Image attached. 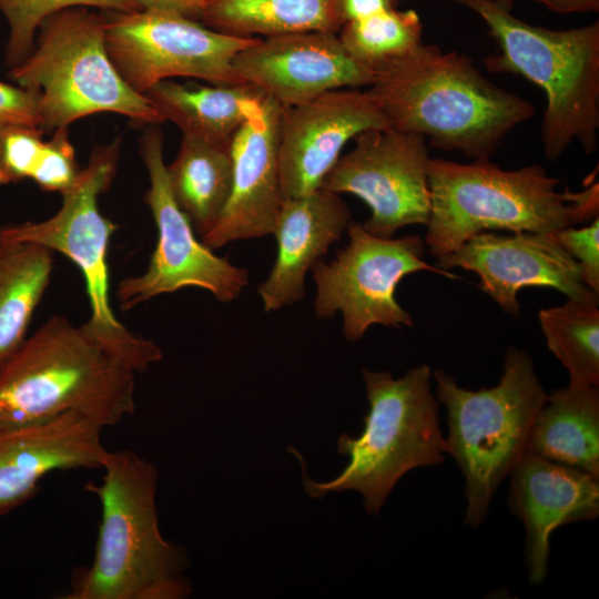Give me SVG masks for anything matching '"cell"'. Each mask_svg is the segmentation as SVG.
I'll return each instance as SVG.
<instances>
[{
    "label": "cell",
    "mask_w": 599,
    "mask_h": 599,
    "mask_svg": "<svg viewBox=\"0 0 599 599\" xmlns=\"http://www.w3.org/2000/svg\"><path fill=\"white\" fill-rule=\"evenodd\" d=\"M120 150L119 138L95 146L74 184L61 194L62 204L54 215L2 226V231L12 240L59 252L80 268L91 309L81 327L106 353L138 373L161 361L163 354L155 343L129 331L110 304L106 255L116 225L102 215L98 197L115 176Z\"/></svg>",
    "instance_id": "9"
},
{
    "label": "cell",
    "mask_w": 599,
    "mask_h": 599,
    "mask_svg": "<svg viewBox=\"0 0 599 599\" xmlns=\"http://www.w3.org/2000/svg\"><path fill=\"white\" fill-rule=\"evenodd\" d=\"M75 7L119 12L140 10L134 0H0V13L9 29L4 52L9 69L19 65L33 50L38 29L45 18Z\"/></svg>",
    "instance_id": "28"
},
{
    "label": "cell",
    "mask_w": 599,
    "mask_h": 599,
    "mask_svg": "<svg viewBox=\"0 0 599 599\" xmlns=\"http://www.w3.org/2000/svg\"><path fill=\"white\" fill-rule=\"evenodd\" d=\"M547 346L569 374V383L599 386V309L569 300L539 311Z\"/></svg>",
    "instance_id": "26"
},
{
    "label": "cell",
    "mask_w": 599,
    "mask_h": 599,
    "mask_svg": "<svg viewBox=\"0 0 599 599\" xmlns=\"http://www.w3.org/2000/svg\"><path fill=\"white\" fill-rule=\"evenodd\" d=\"M163 144L159 128L149 125L140 150L150 181L144 201L158 229V242L146 270L118 284L119 304L122 309H131L155 296L189 286L203 288L220 302H232L248 284V271L217 256L196 237L171 192Z\"/></svg>",
    "instance_id": "12"
},
{
    "label": "cell",
    "mask_w": 599,
    "mask_h": 599,
    "mask_svg": "<svg viewBox=\"0 0 599 599\" xmlns=\"http://www.w3.org/2000/svg\"><path fill=\"white\" fill-rule=\"evenodd\" d=\"M557 238L569 255L577 262L581 278L592 292L599 295V219L581 229L565 227Z\"/></svg>",
    "instance_id": "31"
},
{
    "label": "cell",
    "mask_w": 599,
    "mask_h": 599,
    "mask_svg": "<svg viewBox=\"0 0 599 599\" xmlns=\"http://www.w3.org/2000/svg\"><path fill=\"white\" fill-rule=\"evenodd\" d=\"M526 451L599 478V389L569 383L538 410Z\"/></svg>",
    "instance_id": "21"
},
{
    "label": "cell",
    "mask_w": 599,
    "mask_h": 599,
    "mask_svg": "<svg viewBox=\"0 0 599 599\" xmlns=\"http://www.w3.org/2000/svg\"><path fill=\"white\" fill-rule=\"evenodd\" d=\"M39 100L34 89L0 81V134L17 126L42 129Z\"/></svg>",
    "instance_id": "32"
},
{
    "label": "cell",
    "mask_w": 599,
    "mask_h": 599,
    "mask_svg": "<svg viewBox=\"0 0 599 599\" xmlns=\"http://www.w3.org/2000/svg\"><path fill=\"white\" fill-rule=\"evenodd\" d=\"M100 485L87 484L101 504L95 554L74 572L65 599H181L191 593L184 551L159 529L158 469L132 450L110 451Z\"/></svg>",
    "instance_id": "2"
},
{
    "label": "cell",
    "mask_w": 599,
    "mask_h": 599,
    "mask_svg": "<svg viewBox=\"0 0 599 599\" xmlns=\"http://www.w3.org/2000/svg\"><path fill=\"white\" fill-rule=\"evenodd\" d=\"M438 403L447 412L445 454L465 478L464 522L473 528L486 519L491 500L527 449L534 419L547 399L527 352L508 347L499 383L470 390L436 369Z\"/></svg>",
    "instance_id": "7"
},
{
    "label": "cell",
    "mask_w": 599,
    "mask_h": 599,
    "mask_svg": "<svg viewBox=\"0 0 599 599\" xmlns=\"http://www.w3.org/2000/svg\"><path fill=\"white\" fill-rule=\"evenodd\" d=\"M282 111L265 97L234 135L231 194L215 226L201 238L210 248L273 234L283 202L278 170Z\"/></svg>",
    "instance_id": "17"
},
{
    "label": "cell",
    "mask_w": 599,
    "mask_h": 599,
    "mask_svg": "<svg viewBox=\"0 0 599 599\" xmlns=\"http://www.w3.org/2000/svg\"><path fill=\"white\" fill-rule=\"evenodd\" d=\"M362 375L369 409L358 436L342 434L337 439L338 453L348 457L346 467L328 481H315L306 475L302 456L291 450L301 460L303 486L312 498L356 490L367 514L376 516L406 473L444 461L445 437L427 364L399 378L366 367Z\"/></svg>",
    "instance_id": "6"
},
{
    "label": "cell",
    "mask_w": 599,
    "mask_h": 599,
    "mask_svg": "<svg viewBox=\"0 0 599 599\" xmlns=\"http://www.w3.org/2000/svg\"><path fill=\"white\" fill-rule=\"evenodd\" d=\"M163 121H171L182 135L230 146L252 110L265 98L246 83L196 85L170 80L144 94Z\"/></svg>",
    "instance_id": "22"
},
{
    "label": "cell",
    "mask_w": 599,
    "mask_h": 599,
    "mask_svg": "<svg viewBox=\"0 0 599 599\" xmlns=\"http://www.w3.org/2000/svg\"><path fill=\"white\" fill-rule=\"evenodd\" d=\"M369 92L390 128L432 146L489 159L534 105L485 78L473 60L422 43L374 70Z\"/></svg>",
    "instance_id": "1"
},
{
    "label": "cell",
    "mask_w": 599,
    "mask_h": 599,
    "mask_svg": "<svg viewBox=\"0 0 599 599\" xmlns=\"http://www.w3.org/2000/svg\"><path fill=\"white\" fill-rule=\"evenodd\" d=\"M171 192L202 238L217 223L233 181L231 145L182 135L175 159L166 165Z\"/></svg>",
    "instance_id": "23"
},
{
    "label": "cell",
    "mask_w": 599,
    "mask_h": 599,
    "mask_svg": "<svg viewBox=\"0 0 599 599\" xmlns=\"http://www.w3.org/2000/svg\"><path fill=\"white\" fill-rule=\"evenodd\" d=\"M556 233L481 232L455 252L437 258V266L476 273L479 288L515 317L520 309L517 295L528 286L551 287L569 300L598 305V294L585 285L577 262Z\"/></svg>",
    "instance_id": "15"
},
{
    "label": "cell",
    "mask_w": 599,
    "mask_h": 599,
    "mask_svg": "<svg viewBox=\"0 0 599 599\" xmlns=\"http://www.w3.org/2000/svg\"><path fill=\"white\" fill-rule=\"evenodd\" d=\"M558 184L538 164L507 171L489 159H430L425 244L439 258L481 232L556 233L598 216V183L580 192H560Z\"/></svg>",
    "instance_id": "3"
},
{
    "label": "cell",
    "mask_w": 599,
    "mask_h": 599,
    "mask_svg": "<svg viewBox=\"0 0 599 599\" xmlns=\"http://www.w3.org/2000/svg\"><path fill=\"white\" fill-rule=\"evenodd\" d=\"M52 251L8 237L0 227V365L24 342L51 278Z\"/></svg>",
    "instance_id": "24"
},
{
    "label": "cell",
    "mask_w": 599,
    "mask_h": 599,
    "mask_svg": "<svg viewBox=\"0 0 599 599\" xmlns=\"http://www.w3.org/2000/svg\"><path fill=\"white\" fill-rule=\"evenodd\" d=\"M485 22L498 53L485 59L496 73H516L538 85L547 105L541 143L557 160L573 141L597 148L599 129V22L552 30L517 18L512 0H454Z\"/></svg>",
    "instance_id": "5"
},
{
    "label": "cell",
    "mask_w": 599,
    "mask_h": 599,
    "mask_svg": "<svg viewBox=\"0 0 599 599\" xmlns=\"http://www.w3.org/2000/svg\"><path fill=\"white\" fill-rule=\"evenodd\" d=\"M422 31L415 10L395 8L346 22L338 37L355 60L375 70L420 45Z\"/></svg>",
    "instance_id": "27"
},
{
    "label": "cell",
    "mask_w": 599,
    "mask_h": 599,
    "mask_svg": "<svg viewBox=\"0 0 599 599\" xmlns=\"http://www.w3.org/2000/svg\"><path fill=\"white\" fill-rule=\"evenodd\" d=\"M509 477V508L526 530L528 579L541 585L548 575L552 532L598 517L599 478L528 451Z\"/></svg>",
    "instance_id": "19"
},
{
    "label": "cell",
    "mask_w": 599,
    "mask_h": 599,
    "mask_svg": "<svg viewBox=\"0 0 599 599\" xmlns=\"http://www.w3.org/2000/svg\"><path fill=\"white\" fill-rule=\"evenodd\" d=\"M354 140V149L337 160L319 187L364 201L370 216L363 225L374 235L392 237L406 225H426L430 158L425 139L387 128L362 132Z\"/></svg>",
    "instance_id": "13"
},
{
    "label": "cell",
    "mask_w": 599,
    "mask_h": 599,
    "mask_svg": "<svg viewBox=\"0 0 599 599\" xmlns=\"http://www.w3.org/2000/svg\"><path fill=\"white\" fill-rule=\"evenodd\" d=\"M402 0H334L337 21L342 28L346 22L373 13L398 8Z\"/></svg>",
    "instance_id": "33"
},
{
    "label": "cell",
    "mask_w": 599,
    "mask_h": 599,
    "mask_svg": "<svg viewBox=\"0 0 599 599\" xmlns=\"http://www.w3.org/2000/svg\"><path fill=\"white\" fill-rule=\"evenodd\" d=\"M9 78L39 92L44 132L104 112L146 126L164 122L115 69L105 44V16L98 9L69 8L45 18L33 50L9 70Z\"/></svg>",
    "instance_id": "8"
},
{
    "label": "cell",
    "mask_w": 599,
    "mask_h": 599,
    "mask_svg": "<svg viewBox=\"0 0 599 599\" xmlns=\"http://www.w3.org/2000/svg\"><path fill=\"white\" fill-rule=\"evenodd\" d=\"M140 9L162 10L200 18L207 0H134Z\"/></svg>",
    "instance_id": "34"
},
{
    "label": "cell",
    "mask_w": 599,
    "mask_h": 599,
    "mask_svg": "<svg viewBox=\"0 0 599 599\" xmlns=\"http://www.w3.org/2000/svg\"><path fill=\"white\" fill-rule=\"evenodd\" d=\"M80 171L69 130L59 128L44 141L30 179L43 191L62 194L74 184Z\"/></svg>",
    "instance_id": "29"
},
{
    "label": "cell",
    "mask_w": 599,
    "mask_h": 599,
    "mask_svg": "<svg viewBox=\"0 0 599 599\" xmlns=\"http://www.w3.org/2000/svg\"><path fill=\"white\" fill-rule=\"evenodd\" d=\"M346 231L349 237L346 247L329 263L319 260L311 271L316 286L315 316L331 318L339 312L343 335L349 342L361 339L375 324L413 326L412 315L395 297L396 287L405 276L429 271L459 278L423 260L426 244L419 235L380 237L353 221Z\"/></svg>",
    "instance_id": "10"
},
{
    "label": "cell",
    "mask_w": 599,
    "mask_h": 599,
    "mask_svg": "<svg viewBox=\"0 0 599 599\" xmlns=\"http://www.w3.org/2000/svg\"><path fill=\"white\" fill-rule=\"evenodd\" d=\"M200 18L211 29L246 38L341 29L334 0H207Z\"/></svg>",
    "instance_id": "25"
},
{
    "label": "cell",
    "mask_w": 599,
    "mask_h": 599,
    "mask_svg": "<svg viewBox=\"0 0 599 599\" xmlns=\"http://www.w3.org/2000/svg\"><path fill=\"white\" fill-rule=\"evenodd\" d=\"M135 372L67 317L48 319L0 365V426L78 412L104 427L135 410Z\"/></svg>",
    "instance_id": "4"
},
{
    "label": "cell",
    "mask_w": 599,
    "mask_h": 599,
    "mask_svg": "<svg viewBox=\"0 0 599 599\" xmlns=\"http://www.w3.org/2000/svg\"><path fill=\"white\" fill-rule=\"evenodd\" d=\"M103 12L110 59L123 80L141 94L175 77L213 84L240 83L233 59L258 39L223 33L170 11Z\"/></svg>",
    "instance_id": "11"
},
{
    "label": "cell",
    "mask_w": 599,
    "mask_h": 599,
    "mask_svg": "<svg viewBox=\"0 0 599 599\" xmlns=\"http://www.w3.org/2000/svg\"><path fill=\"white\" fill-rule=\"evenodd\" d=\"M549 10L560 13H575V12H597L599 10V0H535Z\"/></svg>",
    "instance_id": "35"
},
{
    "label": "cell",
    "mask_w": 599,
    "mask_h": 599,
    "mask_svg": "<svg viewBox=\"0 0 599 599\" xmlns=\"http://www.w3.org/2000/svg\"><path fill=\"white\" fill-rule=\"evenodd\" d=\"M40 128L17 126L0 134V185L30 179L44 140Z\"/></svg>",
    "instance_id": "30"
},
{
    "label": "cell",
    "mask_w": 599,
    "mask_h": 599,
    "mask_svg": "<svg viewBox=\"0 0 599 599\" xmlns=\"http://www.w3.org/2000/svg\"><path fill=\"white\" fill-rule=\"evenodd\" d=\"M390 128L369 90L339 89L283 108L278 126V170L283 199L317 190L362 132Z\"/></svg>",
    "instance_id": "16"
},
{
    "label": "cell",
    "mask_w": 599,
    "mask_h": 599,
    "mask_svg": "<svg viewBox=\"0 0 599 599\" xmlns=\"http://www.w3.org/2000/svg\"><path fill=\"white\" fill-rule=\"evenodd\" d=\"M102 429L78 412L0 426V519L33 498L45 475L102 468L110 453L102 444Z\"/></svg>",
    "instance_id": "18"
},
{
    "label": "cell",
    "mask_w": 599,
    "mask_h": 599,
    "mask_svg": "<svg viewBox=\"0 0 599 599\" xmlns=\"http://www.w3.org/2000/svg\"><path fill=\"white\" fill-rule=\"evenodd\" d=\"M240 83L256 88L282 108L339 89L370 85L373 69L355 60L338 32L305 31L258 38L233 59Z\"/></svg>",
    "instance_id": "14"
},
{
    "label": "cell",
    "mask_w": 599,
    "mask_h": 599,
    "mask_svg": "<svg viewBox=\"0 0 599 599\" xmlns=\"http://www.w3.org/2000/svg\"><path fill=\"white\" fill-rule=\"evenodd\" d=\"M351 221L347 204L331 190L318 187L302 196L283 199L273 231L276 260L257 287L265 312L304 298L307 272L339 241Z\"/></svg>",
    "instance_id": "20"
}]
</instances>
